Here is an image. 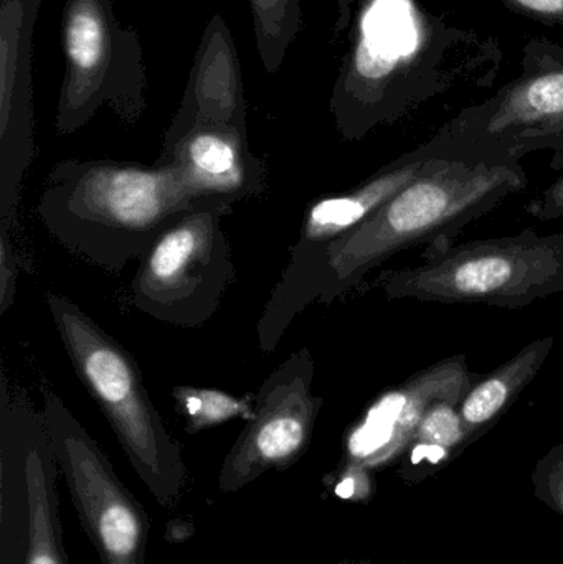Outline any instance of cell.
<instances>
[{
    "mask_svg": "<svg viewBox=\"0 0 563 564\" xmlns=\"http://www.w3.org/2000/svg\"><path fill=\"white\" fill-rule=\"evenodd\" d=\"M528 184L521 162L446 161L410 182L339 240L316 250L290 251V263L258 321L261 350L274 351L307 305L333 304L402 251L450 247L468 225Z\"/></svg>",
    "mask_w": 563,
    "mask_h": 564,
    "instance_id": "cell-1",
    "label": "cell"
},
{
    "mask_svg": "<svg viewBox=\"0 0 563 564\" xmlns=\"http://www.w3.org/2000/svg\"><path fill=\"white\" fill-rule=\"evenodd\" d=\"M498 39L450 22L423 0H366L353 56V101L340 126L347 139L393 124L459 91H485L498 79Z\"/></svg>",
    "mask_w": 563,
    "mask_h": 564,
    "instance_id": "cell-2",
    "label": "cell"
},
{
    "mask_svg": "<svg viewBox=\"0 0 563 564\" xmlns=\"http://www.w3.org/2000/svg\"><path fill=\"white\" fill-rule=\"evenodd\" d=\"M192 210L172 165L66 161L50 172L36 207L62 247L102 270H124Z\"/></svg>",
    "mask_w": 563,
    "mask_h": 564,
    "instance_id": "cell-3",
    "label": "cell"
},
{
    "mask_svg": "<svg viewBox=\"0 0 563 564\" xmlns=\"http://www.w3.org/2000/svg\"><path fill=\"white\" fill-rule=\"evenodd\" d=\"M50 314L83 387L108 420L155 502L174 509L187 486L181 447L155 410L136 358L78 304L50 292Z\"/></svg>",
    "mask_w": 563,
    "mask_h": 564,
    "instance_id": "cell-4",
    "label": "cell"
},
{
    "mask_svg": "<svg viewBox=\"0 0 563 564\" xmlns=\"http://www.w3.org/2000/svg\"><path fill=\"white\" fill-rule=\"evenodd\" d=\"M422 258L416 267L383 274L387 299L522 308L563 294V231L453 243Z\"/></svg>",
    "mask_w": 563,
    "mask_h": 564,
    "instance_id": "cell-5",
    "label": "cell"
},
{
    "mask_svg": "<svg viewBox=\"0 0 563 564\" xmlns=\"http://www.w3.org/2000/svg\"><path fill=\"white\" fill-rule=\"evenodd\" d=\"M562 141L563 46L531 36L522 46L521 73L463 108L420 149L448 161L509 165Z\"/></svg>",
    "mask_w": 563,
    "mask_h": 564,
    "instance_id": "cell-6",
    "label": "cell"
},
{
    "mask_svg": "<svg viewBox=\"0 0 563 564\" xmlns=\"http://www.w3.org/2000/svg\"><path fill=\"white\" fill-rule=\"evenodd\" d=\"M224 217L192 208L142 254L131 284L139 311L178 327H201L218 311L235 280Z\"/></svg>",
    "mask_w": 563,
    "mask_h": 564,
    "instance_id": "cell-7",
    "label": "cell"
},
{
    "mask_svg": "<svg viewBox=\"0 0 563 564\" xmlns=\"http://www.w3.org/2000/svg\"><path fill=\"white\" fill-rule=\"evenodd\" d=\"M42 413L76 516L99 562L145 564L151 530L148 512L62 398L48 391Z\"/></svg>",
    "mask_w": 563,
    "mask_h": 564,
    "instance_id": "cell-8",
    "label": "cell"
},
{
    "mask_svg": "<svg viewBox=\"0 0 563 564\" xmlns=\"http://www.w3.org/2000/svg\"><path fill=\"white\" fill-rule=\"evenodd\" d=\"M316 375L310 348L284 360L255 393V414L225 456L218 489L235 494L270 470L303 457L324 400L313 394Z\"/></svg>",
    "mask_w": 563,
    "mask_h": 564,
    "instance_id": "cell-9",
    "label": "cell"
},
{
    "mask_svg": "<svg viewBox=\"0 0 563 564\" xmlns=\"http://www.w3.org/2000/svg\"><path fill=\"white\" fill-rule=\"evenodd\" d=\"M481 375L469 370L466 355H453L387 388L364 411L347 437L353 464L392 456L409 446L423 414L440 400H463Z\"/></svg>",
    "mask_w": 563,
    "mask_h": 564,
    "instance_id": "cell-10",
    "label": "cell"
},
{
    "mask_svg": "<svg viewBox=\"0 0 563 564\" xmlns=\"http://www.w3.org/2000/svg\"><path fill=\"white\" fill-rule=\"evenodd\" d=\"M198 210L234 214V205L260 195L267 187L263 162L248 151L240 135L224 129H195L162 154Z\"/></svg>",
    "mask_w": 563,
    "mask_h": 564,
    "instance_id": "cell-11",
    "label": "cell"
},
{
    "mask_svg": "<svg viewBox=\"0 0 563 564\" xmlns=\"http://www.w3.org/2000/svg\"><path fill=\"white\" fill-rule=\"evenodd\" d=\"M10 401L22 434L29 500L13 564H69L59 522V466L45 417L25 394L10 390Z\"/></svg>",
    "mask_w": 563,
    "mask_h": 564,
    "instance_id": "cell-12",
    "label": "cell"
},
{
    "mask_svg": "<svg viewBox=\"0 0 563 564\" xmlns=\"http://www.w3.org/2000/svg\"><path fill=\"white\" fill-rule=\"evenodd\" d=\"M448 159L426 154L416 145L376 174L343 194L317 198L304 214L300 237L291 251L316 250L359 227L405 185L445 164Z\"/></svg>",
    "mask_w": 563,
    "mask_h": 564,
    "instance_id": "cell-13",
    "label": "cell"
},
{
    "mask_svg": "<svg viewBox=\"0 0 563 564\" xmlns=\"http://www.w3.org/2000/svg\"><path fill=\"white\" fill-rule=\"evenodd\" d=\"M554 344L552 335L538 338L473 384L458 408L468 443L481 436L515 404L544 367Z\"/></svg>",
    "mask_w": 563,
    "mask_h": 564,
    "instance_id": "cell-14",
    "label": "cell"
},
{
    "mask_svg": "<svg viewBox=\"0 0 563 564\" xmlns=\"http://www.w3.org/2000/svg\"><path fill=\"white\" fill-rule=\"evenodd\" d=\"M185 420L187 433L195 434L231 420L250 421L255 414V394L234 397L217 388L178 384L172 390Z\"/></svg>",
    "mask_w": 563,
    "mask_h": 564,
    "instance_id": "cell-15",
    "label": "cell"
},
{
    "mask_svg": "<svg viewBox=\"0 0 563 564\" xmlns=\"http://www.w3.org/2000/svg\"><path fill=\"white\" fill-rule=\"evenodd\" d=\"M463 400H440L423 414L412 441V463L445 460L452 451L468 444V434L459 416Z\"/></svg>",
    "mask_w": 563,
    "mask_h": 564,
    "instance_id": "cell-16",
    "label": "cell"
},
{
    "mask_svg": "<svg viewBox=\"0 0 563 564\" xmlns=\"http://www.w3.org/2000/svg\"><path fill=\"white\" fill-rule=\"evenodd\" d=\"M66 45L76 66L89 69L96 65L102 53L105 35L102 26L95 13L88 10H78L69 20L66 32Z\"/></svg>",
    "mask_w": 563,
    "mask_h": 564,
    "instance_id": "cell-17",
    "label": "cell"
},
{
    "mask_svg": "<svg viewBox=\"0 0 563 564\" xmlns=\"http://www.w3.org/2000/svg\"><path fill=\"white\" fill-rule=\"evenodd\" d=\"M551 169L561 171V177L552 182L538 198L528 205V212L532 217L541 221L559 220L563 218V141L552 149Z\"/></svg>",
    "mask_w": 563,
    "mask_h": 564,
    "instance_id": "cell-18",
    "label": "cell"
},
{
    "mask_svg": "<svg viewBox=\"0 0 563 564\" xmlns=\"http://www.w3.org/2000/svg\"><path fill=\"white\" fill-rule=\"evenodd\" d=\"M12 228L0 225V314H6L17 294L20 260L10 237Z\"/></svg>",
    "mask_w": 563,
    "mask_h": 564,
    "instance_id": "cell-19",
    "label": "cell"
},
{
    "mask_svg": "<svg viewBox=\"0 0 563 564\" xmlns=\"http://www.w3.org/2000/svg\"><path fill=\"white\" fill-rule=\"evenodd\" d=\"M534 479L539 489L551 494L552 500L563 510V443L538 464Z\"/></svg>",
    "mask_w": 563,
    "mask_h": 564,
    "instance_id": "cell-20",
    "label": "cell"
},
{
    "mask_svg": "<svg viewBox=\"0 0 563 564\" xmlns=\"http://www.w3.org/2000/svg\"><path fill=\"white\" fill-rule=\"evenodd\" d=\"M506 9L548 26L563 29V0H499Z\"/></svg>",
    "mask_w": 563,
    "mask_h": 564,
    "instance_id": "cell-21",
    "label": "cell"
},
{
    "mask_svg": "<svg viewBox=\"0 0 563 564\" xmlns=\"http://www.w3.org/2000/svg\"><path fill=\"white\" fill-rule=\"evenodd\" d=\"M343 564H367V563H343Z\"/></svg>",
    "mask_w": 563,
    "mask_h": 564,
    "instance_id": "cell-22",
    "label": "cell"
}]
</instances>
